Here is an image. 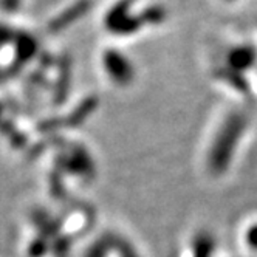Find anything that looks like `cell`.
<instances>
[{
  "label": "cell",
  "instance_id": "1",
  "mask_svg": "<svg viewBox=\"0 0 257 257\" xmlns=\"http://www.w3.org/2000/svg\"><path fill=\"white\" fill-rule=\"evenodd\" d=\"M101 64L102 70L107 78L115 85L125 87L131 85L135 79V67L122 51L118 48L108 47L101 54Z\"/></svg>",
  "mask_w": 257,
  "mask_h": 257
},
{
  "label": "cell",
  "instance_id": "2",
  "mask_svg": "<svg viewBox=\"0 0 257 257\" xmlns=\"http://www.w3.org/2000/svg\"><path fill=\"white\" fill-rule=\"evenodd\" d=\"M90 5H91L90 0H76L75 4L65 7L59 14L51 17L50 22L47 24V30L53 34L67 30V27H70L71 24H75L81 19L88 11Z\"/></svg>",
  "mask_w": 257,
  "mask_h": 257
}]
</instances>
